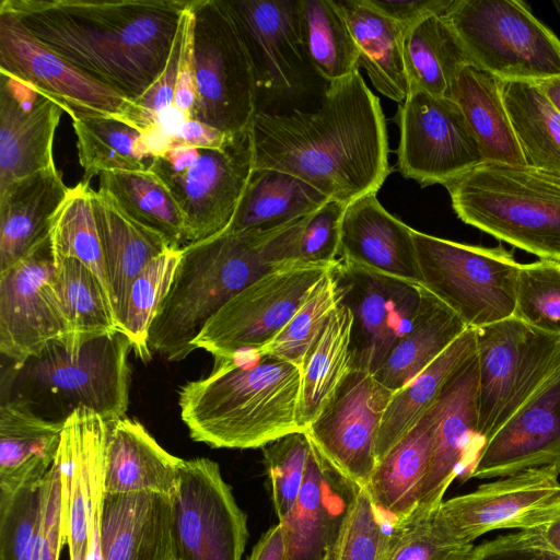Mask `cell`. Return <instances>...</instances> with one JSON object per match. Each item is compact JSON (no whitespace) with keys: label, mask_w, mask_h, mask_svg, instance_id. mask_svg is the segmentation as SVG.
Masks as SVG:
<instances>
[{"label":"cell","mask_w":560,"mask_h":560,"mask_svg":"<svg viewBox=\"0 0 560 560\" xmlns=\"http://www.w3.org/2000/svg\"><path fill=\"white\" fill-rule=\"evenodd\" d=\"M254 168H273L349 205L376 194L390 173L386 121L359 71L328 83L313 112L257 109L250 128Z\"/></svg>","instance_id":"6da1fadb"},{"label":"cell","mask_w":560,"mask_h":560,"mask_svg":"<svg viewBox=\"0 0 560 560\" xmlns=\"http://www.w3.org/2000/svg\"><path fill=\"white\" fill-rule=\"evenodd\" d=\"M191 0H1L39 43L75 68L138 100L167 62Z\"/></svg>","instance_id":"7a4b0ae2"},{"label":"cell","mask_w":560,"mask_h":560,"mask_svg":"<svg viewBox=\"0 0 560 560\" xmlns=\"http://www.w3.org/2000/svg\"><path fill=\"white\" fill-rule=\"evenodd\" d=\"M211 373L178 393L190 438L214 448H258L299 424L300 366L247 350L214 359Z\"/></svg>","instance_id":"3957f363"},{"label":"cell","mask_w":560,"mask_h":560,"mask_svg":"<svg viewBox=\"0 0 560 560\" xmlns=\"http://www.w3.org/2000/svg\"><path fill=\"white\" fill-rule=\"evenodd\" d=\"M285 225L223 232L185 245L149 330L151 352L178 362L195 351L194 340L217 312L254 281L283 266L275 259L272 240Z\"/></svg>","instance_id":"277c9868"},{"label":"cell","mask_w":560,"mask_h":560,"mask_svg":"<svg viewBox=\"0 0 560 560\" xmlns=\"http://www.w3.org/2000/svg\"><path fill=\"white\" fill-rule=\"evenodd\" d=\"M444 187L464 223L560 264V175L483 162Z\"/></svg>","instance_id":"5b68a950"},{"label":"cell","mask_w":560,"mask_h":560,"mask_svg":"<svg viewBox=\"0 0 560 560\" xmlns=\"http://www.w3.org/2000/svg\"><path fill=\"white\" fill-rule=\"evenodd\" d=\"M470 63L503 81L560 75V39L520 0H452L443 13Z\"/></svg>","instance_id":"8992f818"},{"label":"cell","mask_w":560,"mask_h":560,"mask_svg":"<svg viewBox=\"0 0 560 560\" xmlns=\"http://www.w3.org/2000/svg\"><path fill=\"white\" fill-rule=\"evenodd\" d=\"M253 170L249 129L235 135L222 150L174 145L149 167L180 210L186 245L229 228Z\"/></svg>","instance_id":"52a82bcc"},{"label":"cell","mask_w":560,"mask_h":560,"mask_svg":"<svg viewBox=\"0 0 560 560\" xmlns=\"http://www.w3.org/2000/svg\"><path fill=\"white\" fill-rule=\"evenodd\" d=\"M421 283L468 328L514 316L521 264L502 246L488 248L413 230Z\"/></svg>","instance_id":"ba28073f"},{"label":"cell","mask_w":560,"mask_h":560,"mask_svg":"<svg viewBox=\"0 0 560 560\" xmlns=\"http://www.w3.org/2000/svg\"><path fill=\"white\" fill-rule=\"evenodd\" d=\"M196 103L191 119L228 135L250 128L258 108L253 62L225 0H194Z\"/></svg>","instance_id":"9c48e42d"},{"label":"cell","mask_w":560,"mask_h":560,"mask_svg":"<svg viewBox=\"0 0 560 560\" xmlns=\"http://www.w3.org/2000/svg\"><path fill=\"white\" fill-rule=\"evenodd\" d=\"M130 350L131 342L120 330L91 338L74 352L54 340L13 365L12 381L18 389L36 388L61 398L70 413L84 407L106 422L114 421L124 418L128 409Z\"/></svg>","instance_id":"30bf717a"},{"label":"cell","mask_w":560,"mask_h":560,"mask_svg":"<svg viewBox=\"0 0 560 560\" xmlns=\"http://www.w3.org/2000/svg\"><path fill=\"white\" fill-rule=\"evenodd\" d=\"M476 330L477 435L482 446L560 363V339L515 316Z\"/></svg>","instance_id":"8fae6325"},{"label":"cell","mask_w":560,"mask_h":560,"mask_svg":"<svg viewBox=\"0 0 560 560\" xmlns=\"http://www.w3.org/2000/svg\"><path fill=\"white\" fill-rule=\"evenodd\" d=\"M335 265L290 262L264 275L210 318L194 340V350L203 349L214 359L261 350Z\"/></svg>","instance_id":"7c38bea8"},{"label":"cell","mask_w":560,"mask_h":560,"mask_svg":"<svg viewBox=\"0 0 560 560\" xmlns=\"http://www.w3.org/2000/svg\"><path fill=\"white\" fill-rule=\"evenodd\" d=\"M0 73L58 103L71 119L108 117L144 131L136 102L85 74L0 12Z\"/></svg>","instance_id":"4fadbf2b"},{"label":"cell","mask_w":560,"mask_h":560,"mask_svg":"<svg viewBox=\"0 0 560 560\" xmlns=\"http://www.w3.org/2000/svg\"><path fill=\"white\" fill-rule=\"evenodd\" d=\"M397 166L422 187L446 183L483 163L478 140L458 104L410 90L400 104Z\"/></svg>","instance_id":"5bb4252c"},{"label":"cell","mask_w":560,"mask_h":560,"mask_svg":"<svg viewBox=\"0 0 560 560\" xmlns=\"http://www.w3.org/2000/svg\"><path fill=\"white\" fill-rule=\"evenodd\" d=\"M172 499L176 560H241L248 538L247 516L215 462L183 459Z\"/></svg>","instance_id":"9a60e30c"},{"label":"cell","mask_w":560,"mask_h":560,"mask_svg":"<svg viewBox=\"0 0 560 560\" xmlns=\"http://www.w3.org/2000/svg\"><path fill=\"white\" fill-rule=\"evenodd\" d=\"M339 301L353 317L350 369L374 374L410 329L422 285L338 260L331 269Z\"/></svg>","instance_id":"2e32d148"},{"label":"cell","mask_w":560,"mask_h":560,"mask_svg":"<svg viewBox=\"0 0 560 560\" xmlns=\"http://www.w3.org/2000/svg\"><path fill=\"white\" fill-rule=\"evenodd\" d=\"M558 477L548 467L524 470L443 501L436 512L459 544L494 529H535L552 518L560 503Z\"/></svg>","instance_id":"e0dca14e"},{"label":"cell","mask_w":560,"mask_h":560,"mask_svg":"<svg viewBox=\"0 0 560 560\" xmlns=\"http://www.w3.org/2000/svg\"><path fill=\"white\" fill-rule=\"evenodd\" d=\"M395 392L370 372L350 369L305 429L311 443L343 475L365 487L376 466L375 443Z\"/></svg>","instance_id":"ac0fdd59"},{"label":"cell","mask_w":560,"mask_h":560,"mask_svg":"<svg viewBox=\"0 0 560 560\" xmlns=\"http://www.w3.org/2000/svg\"><path fill=\"white\" fill-rule=\"evenodd\" d=\"M49 238L30 255L0 271V351L13 365L66 337L54 284Z\"/></svg>","instance_id":"d6986e66"},{"label":"cell","mask_w":560,"mask_h":560,"mask_svg":"<svg viewBox=\"0 0 560 560\" xmlns=\"http://www.w3.org/2000/svg\"><path fill=\"white\" fill-rule=\"evenodd\" d=\"M107 422L93 410L74 409L63 421L56 457L69 558L84 557L91 523L104 498Z\"/></svg>","instance_id":"ffe728a7"},{"label":"cell","mask_w":560,"mask_h":560,"mask_svg":"<svg viewBox=\"0 0 560 560\" xmlns=\"http://www.w3.org/2000/svg\"><path fill=\"white\" fill-rule=\"evenodd\" d=\"M546 467L560 475V363L483 444L466 480L506 477Z\"/></svg>","instance_id":"44dd1931"},{"label":"cell","mask_w":560,"mask_h":560,"mask_svg":"<svg viewBox=\"0 0 560 560\" xmlns=\"http://www.w3.org/2000/svg\"><path fill=\"white\" fill-rule=\"evenodd\" d=\"M361 488L311 443L301 492L290 514L279 522L287 560H334Z\"/></svg>","instance_id":"7402d4cb"},{"label":"cell","mask_w":560,"mask_h":560,"mask_svg":"<svg viewBox=\"0 0 560 560\" xmlns=\"http://www.w3.org/2000/svg\"><path fill=\"white\" fill-rule=\"evenodd\" d=\"M225 3L249 52L258 96L299 91L311 66L300 34L298 0H225Z\"/></svg>","instance_id":"603a6c76"},{"label":"cell","mask_w":560,"mask_h":560,"mask_svg":"<svg viewBox=\"0 0 560 560\" xmlns=\"http://www.w3.org/2000/svg\"><path fill=\"white\" fill-rule=\"evenodd\" d=\"M477 353L448 381L438 398L439 421L428 472L413 512H432L452 481H466L482 444L477 435Z\"/></svg>","instance_id":"cb8c5ba5"},{"label":"cell","mask_w":560,"mask_h":560,"mask_svg":"<svg viewBox=\"0 0 560 560\" xmlns=\"http://www.w3.org/2000/svg\"><path fill=\"white\" fill-rule=\"evenodd\" d=\"M62 113L52 98L1 73L0 191L56 166L54 139Z\"/></svg>","instance_id":"d4e9b609"},{"label":"cell","mask_w":560,"mask_h":560,"mask_svg":"<svg viewBox=\"0 0 560 560\" xmlns=\"http://www.w3.org/2000/svg\"><path fill=\"white\" fill-rule=\"evenodd\" d=\"M339 259L383 275L421 283L413 229L390 214L376 194L347 205Z\"/></svg>","instance_id":"484cf974"},{"label":"cell","mask_w":560,"mask_h":560,"mask_svg":"<svg viewBox=\"0 0 560 560\" xmlns=\"http://www.w3.org/2000/svg\"><path fill=\"white\" fill-rule=\"evenodd\" d=\"M172 497L105 493L101 515L103 560H176Z\"/></svg>","instance_id":"4316f807"},{"label":"cell","mask_w":560,"mask_h":560,"mask_svg":"<svg viewBox=\"0 0 560 560\" xmlns=\"http://www.w3.org/2000/svg\"><path fill=\"white\" fill-rule=\"evenodd\" d=\"M183 459L165 451L142 423L127 417L107 422L105 493L155 492L174 497Z\"/></svg>","instance_id":"83f0119b"},{"label":"cell","mask_w":560,"mask_h":560,"mask_svg":"<svg viewBox=\"0 0 560 560\" xmlns=\"http://www.w3.org/2000/svg\"><path fill=\"white\" fill-rule=\"evenodd\" d=\"M69 189L54 166L0 191V271L48 241L50 220Z\"/></svg>","instance_id":"f1b7e54d"},{"label":"cell","mask_w":560,"mask_h":560,"mask_svg":"<svg viewBox=\"0 0 560 560\" xmlns=\"http://www.w3.org/2000/svg\"><path fill=\"white\" fill-rule=\"evenodd\" d=\"M63 421L42 417L22 400L2 402L0 494H11L45 478L58 454Z\"/></svg>","instance_id":"f546056e"},{"label":"cell","mask_w":560,"mask_h":560,"mask_svg":"<svg viewBox=\"0 0 560 560\" xmlns=\"http://www.w3.org/2000/svg\"><path fill=\"white\" fill-rule=\"evenodd\" d=\"M438 421L436 399L418 423L376 463L364 487L374 504L396 521L409 516L418 505Z\"/></svg>","instance_id":"4dcf8cb0"},{"label":"cell","mask_w":560,"mask_h":560,"mask_svg":"<svg viewBox=\"0 0 560 560\" xmlns=\"http://www.w3.org/2000/svg\"><path fill=\"white\" fill-rule=\"evenodd\" d=\"M91 199L118 320L136 277L172 247L162 236L127 217L105 192L92 188Z\"/></svg>","instance_id":"1f68e13d"},{"label":"cell","mask_w":560,"mask_h":560,"mask_svg":"<svg viewBox=\"0 0 560 560\" xmlns=\"http://www.w3.org/2000/svg\"><path fill=\"white\" fill-rule=\"evenodd\" d=\"M467 329L453 310L422 287L420 305L410 329L388 352L374 377L392 392L399 390Z\"/></svg>","instance_id":"d6a6232c"},{"label":"cell","mask_w":560,"mask_h":560,"mask_svg":"<svg viewBox=\"0 0 560 560\" xmlns=\"http://www.w3.org/2000/svg\"><path fill=\"white\" fill-rule=\"evenodd\" d=\"M504 81L474 65L465 66L452 89L482 153L483 162L526 165L504 101Z\"/></svg>","instance_id":"836d02e7"},{"label":"cell","mask_w":560,"mask_h":560,"mask_svg":"<svg viewBox=\"0 0 560 560\" xmlns=\"http://www.w3.org/2000/svg\"><path fill=\"white\" fill-rule=\"evenodd\" d=\"M337 2L357 45L359 62L374 88L401 104L410 91L404 59L406 28L365 0Z\"/></svg>","instance_id":"e575fe53"},{"label":"cell","mask_w":560,"mask_h":560,"mask_svg":"<svg viewBox=\"0 0 560 560\" xmlns=\"http://www.w3.org/2000/svg\"><path fill=\"white\" fill-rule=\"evenodd\" d=\"M476 353V330L468 328L420 374L394 393L377 433L376 463L418 423L448 381Z\"/></svg>","instance_id":"d590c367"},{"label":"cell","mask_w":560,"mask_h":560,"mask_svg":"<svg viewBox=\"0 0 560 560\" xmlns=\"http://www.w3.org/2000/svg\"><path fill=\"white\" fill-rule=\"evenodd\" d=\"M328 200L294 175L273 168H254L224 232L272 230L314 212Z\"/></svg>","instance_id":"8d00e7d4"},{"label":"cell","mask_w":560,"mask_h":560,"mask_svg":"<svg viewBox=\"0 0 560 560\" xmlns=\"http://www.w3.org/2000/svg\"><path fill=\"white\" fill-rule=\"evenodd\" d=\"M352 313L339 301L300 364L299 424L303 431L318 416L350 370Z\"/></svg>","instance_id":"74e56055"},{"label":"cell","mask_w":560,"mask_h":560,"mask_svg":"<svg viewBox=\"0 0 560 560\" xmlns=\"http://www.w3.org/2000/svg\"><path fill=\"white\" fill-rule=\"evenodd\" d=\"M443 13L432 14L406 30L404 59L409 90L451 97L459 71L471 63Z\"/></svg>","instance_id":"f35d334b"},{"label":"cell","mask_w":560,"mask_h":560,"mask_svg":"<svg viewBox=\"0 0 560 560\" xmlns=\"http://www.w3.org/2000/svg\"><path fill=\"white\" fill-rule=\"evenodd\" d=\"M54 265L66 349L74 352L91 338L120 330L110 296L88 267L73 258L54 260Z\"/></svg>","instance_id":"ab89813d"},{"label":"cell","mask_w":560,"mask_h":560,"mask_svg":"<svg viewBox=\"0 0 560 560\" xmlns=\"http://www.w3.org/2000/svg\"><path fill=\"white\" fill-rule=\"evenodd\" d=\"M98 190L131 220L162 236L170 247L186 245L180 210L164 184L149 170L102 172Z\"/></svg>","instance_id":"60d3db41"},{"label":"cell","mask_w":560,"mask_h":560,"mask_svg":"<svg viewBox=\"0 0 560 560\" xmlns=\"http://www.w3.org/2000/svg\"><path fill=\"white\" fill-rule=\"evenodd\" d=\"M503 101L526 165L560 175V113L537 82L504 81Z\"/></svg>","instance_id":"b9f144b4"},{"label":"cell","mask_w":560,"mask_h":560,"mask_svg":"<svg viewBox=\"0 0 560 560\" xmlns=\"http://www.w3.org/2000/svg\"><path fill=\"white\" fill-rule=\"evenodd\" d=\"M303 48L311 68L328 83L359 71V52L337 0H298Z\"/></svg>","instance_id":"7bdbcfd3"},{"label":"cell","mask_w":560,"mask_h":560,"mask_svg":"<svg viewBox=\"0 0 560 560\" xmlns=\"http://www.w3.org/2000/svg\"><path fill=\"white\" fill-rule=\"evenodd\" d=\"M83 183L102 172L148 171L152 159L144 152L141 130L115 118L72 119Z\"/></svg>","instance_id":"ee69618b"},{"label":"cell","mask_w":560,"mask_h":560,"mask_svg":"<svg viewBox=\"0 0 560 560\" xmlns=\"http://www.w3.org/2000/svg\"><path fill=\"white\" fill-rule=\"evenodd\" d=\"M91 189L90 184L83 182L70 187L50 220V252L54 260L73 258L82 262L97 277L112 300Z\"/></svg>","instance_id":"f6af8a7d"},{"label":"cell","mask_w":560,"mask_h":560,"mask_svg":"<svg viewBox=\"0 0 560 560\" xmlns=\"http://www.w3.org/2000/svg\"><path fill=\"white\" fill-rule=\"evenodd\" d=\"M183 248H170L152 259L136 277L118 319L119 329L143 362L152 358L148 336L153 318L167 294Z\"/></svg>","instance_id":"bcb514c9"},{"label":"cell","mask_w":560,"mask_h":560,"mask_svg":"<svg viewBox=\"0 0 560 560\" xmlns=\"http://www.w3.org/2000/svg\"><path fill=\"white\" fill-rule=\"evenodd\" d=\"M346 207V203L329 199L314 212L285 225L273 240L278 262L335 265L339 260Z\"/></svg>","instance_id":"7dc6e473"},{"label":"cell","mask_w":560,"mask_h":560,"mask_svg":"<svg viewBox=\"0 0 560 560\" xmlns=\"http://www.w3.org/2000/svg\"><path fill=\"white\" fill-rule=\"evenodd\" d=\"M474 550L452 538L436 510L412 512L395 523L382 560H470Z\"/></svg>","instance_id":"c3c4849f"},{"label":"cell","mask_w":560,"mask_h":560,"mask_svg":"<svg viewBox=\"0 0 560 560\" xmlns=\"http://www.w3.org/2000/svg\"><path fill=\"white\" fill-rule=\"evenodd\" d=\"M514 316L560 339V264L540 259L522 265Z\"/></svg>","instance_id":"681fc988"},{"label":"cell","mask_w":560,"mask_h":560,"mask_svg":"<svg viewBox=\"0 0 560 560\" xmlns=\"http://www.w3.org/2000/svg\"><path fill=\"white\" fill-rule=\"evenodd\" d=\"M338 303L330 270L315 284L282 330L260 351L300 366L313 339Z\"/></svg>","instance_id":"f907efd6"},{"label":"cell","mask_w":560,"mask_h":560,"mask_svg":"<svg viewBox=\"0 0 560 560\" xmlns=\"http://www.w3.org/2000/svg\"><path fill=\"white\" fill-rule=\"evenodd\" d=\"M311 442L305 431L284 435L262 447L276 515L284 520L292 511L305 477Z\"/></svg>","instance_id":"816d5d0a"},{"label":"cell","mask_w":560,"mask_h":560,"mask_svg":"<svg viewBox=\"0 0 560 560\" xmlns=\"http://www.w3.org/2000/svg\"><path fill=\"white\" fill-rule=\"evenodd\" d=\"M44 479L0 494V560H32L40 520Z\"/></svg>","instance_id":"f5cc1de1"},{"label":"cell","mask_w":560,"mask_h":560,"mask_svg":"<svg viewBox=\"0 0 560 560\" xmlns=\"http://www.w3.org/2000/svg\"><path fill=\"white\" fill-rule=\"evenodd\" d=\"M396 522L374 504L362 487L342 529L334 560H382Z\"/></svg>","instance_id":"db71d44e"},{"label":"cell","mask_w":560,"mask_h":560,"mask_svg":"<svg viewBox=\"0 0 560 560\" xmlns=\"http://www.w3.org/2000/svg\"><path fill=\"white\" fill-rule=\"evenodd\" d=\"M66 542L59 471L56 463L44 478L40 520L32 560H59Z\"/></svg>","instance_id":"11a10c76"},{"label":"cell","mask_w":560,"mask_h":560,"mask_svg":"<svg viewBox=\"0 0 560 560\" xmlns=\"http://www.w3.org/2000/svg\"><path fill=\"white\" fill-rule=\"evenodd\" d=\"M185 11L182 14L164 70L148 90L135 101L141 113L144 130L154 124L160 114L174 106L178 66L185 34Z\"/></svg>","instance_id":"9f6ffc18"},{"label":"cell","mask_w":560,"mask_h":560,"mask_svg":"<svg viewBox=\"0 0 560 560\" xmlns=\"http://www.w3.org/2000/svg\"><path fill=\"white\" fill-rule=\"evenodd\" d=\"M470 560H560L534 529L500 536L475 547Z\"/></svg>","instance_id":"6f0895ef"},{"label":"cell","mask_w":560,"mask_h":560,"mask_svg":"<svg viewBox=\"0 0 560 560\" xmlns=\"http://www.w3.org/2000/svg\"><path fill=\"white\" fill-rule=\"evenodd\" d=\"M194 0L185 11V34L182 46L174 106L179 108L191 119L196 103V81L194 66Z\"/></svg>","instance_id":"680465c9"},{"label":"cell","mask_w":560,"mask_h":560,"mask_svg":"<svg viewBox=\"0 0 560 560\" xmlns=\"http://www.w3.org/2000/svg\"><path fill=\"white\" fill-rule=\"evenodd\" d=\"M369 5L396 21L406 30L421 20L441 14L452 0H365Z\"/></svg>","instance_id":"91938a15"},{"label":"cell","mask_w":560,"mask_h":560,"mask_svg":"<svg viewBox=\"0 0 560 560\" xmlns=\"http://www.w3.org/2000/svg\"><path fill=\"white\" fill-rule=\"evenodd\" d=\"M234 136L235 135H228L199 120L188 119L173 136L172 147L185 144L197 149L222 150Z\"/></svg>","instance_id":"94428289"},{"label":"cell","mask_w":560,"mask_h":560,"mask_svg":"<svg viewBox=\"0 0 560 560\" xmlns=\"http://www.w3.org/2000/svg\"><path fill=\"white\" fill-rule=\"evenodd\" d=\"M247 560H287L283 529L280 523L271 526L260 537Z\"/></svg>","instance_id":"6125c7cd"},{"label":"cell","mask_w":560,"mask_h":560,"mask_svg":"<svg viewBox=\"0 0 560 560\" xmlns=\"http://www.w3.org/2000/svg\"><path fill=\"white\" fill-rule=\"evenodd\" d=\"M542 540L557 553L560 555V503L552 518L537 528H535Z\"/></svg>","instance_id":"be15d7a7"},{"label":"cell","mask_w":560,"mask_h":560,"mask_svg":"<svg viewBox=\"0 0 560 560\" xmlns=\"http://www.w3.org/2000/svg\"><path fill=\"white\" fill-rule=\"evenodd\" d=\"M547 98L560 113V75L538 82Z\"/></svg>","instance_id":"e7e4bbea"},{"label":"cell","mask_w":560,"mask_h":560,"mask_svg":"<svg viewBox=\"0 0 560 560\" xmlns=\"http://www.w3.org/2000/svg\"><path fill=\"white\" fill-rule=\"evenodd\" d=\"M553 5H555V8H556V10H557V12H558V14L560 16V0L553 1Z\"/></svg>","instance_id":"03108f58"},{"label":"cell","mask_w":560,"mask_h":560,"mask_svg":"<svg viewBox=\"0 0 560 560\" xmlns=\"http://www.w3.org/2000/svg\"><path fill=\"white\" fill-rule=\"evenodd\" d=\"M70 560H85L84 557H74V558H70Z\"/></svg>","instance_id":"003e7915"}]
</instances>
